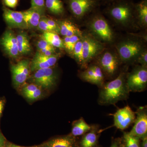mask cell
<instances>
[{
	"mask_svg": "<svg viewBox=\"0 0 147 147\" xmlns=\"http://www.w3.org/2000/svg\"><path fill=\"white\" fill-rule=\"evenodd\" d=\"M138 58V62L143 66L146 67L147 64V53L146 51H142Z\"/></svg>",
	"mask_w": 147,
	"mask_h": 147,
	"instance_id": "obj_36",
	"label": "cell"
},
{
	"mask_svg": "<svg viewBox=\"0 0 147 147\" xmlns=\"http://www.w3.org/2000/svg\"><path fill=\"white\" fill-rule=\"evenodd\" d=\"M117 50L121 59L124 61H127L137 57L142 52V48L138 42L128 41L120 44Z\"/></svg>",
	"mask_w": 147,
	"mask_h": 147,
	"instance_id": "obj_8",
	"label": "cell"
},
{
	"mask_svg": "<svg viewBox=\"0 0 147 147\" xmlns=\"http://www.w3.org/2000/svg\"><path fill=\"white\" fill-rule=\"evenodd\" d=\"M45 20L47 24L53 30L55 33L57 34L60 33V29L59 25L57 22L53 19L47 18L45 17Z\"/></svg>",
	"mask_w": 147,
	"mask_h": 147,
	"instance_id": "obj_35",
	"label": "cell"
},
{
	"mask_svg": "<svg viewBox=\"0 0 147 147\" xmlns=\"http://www.w3.org/2000/svg\"><path fill=\"white\" fill-rule=\"evenodd\" d=\"M42 95V90L39 88L34 92L24 96L30 101H35L40 99Z\"/></svg>",
	"mask_w": 147,
	"mask_h": 147,
	"instance_id": "obj_32",
	"label": "cell"
},
{
	"mask_svg": "<svg viewBox=\"0 0 147 147\" xmlns=\"http://www.w3.org/2000/svg\"><path fill=\"white\" fill-rule=\"evenodd\" d=\"M5 147H40V145H38V146H32L25 147L18 146V145L14 144H12V143H9L6 144Z\"/></svg>",
	"mask_w": 147,
	"mask_h": 147,
	"instance_id": "obj_39",
	"label": "cell"
},
{
	"mask_svg": "<svg viewBox=\"0 0 147 147\" xmlns=\"http://www.w3.org/2000/svg\"><path fill=\"white\" fill-rule=\"evenodd\" d=\"M129 92L124 74H121L116 79L104 84L99 91L98 101L102 105H113L128 98Z\"/></svg>",
	"mask_w": 147,
	"mask_h": 147,
	"instance_id": "obj_1",
	"label": "cell"
},
{
	"mask_svg": "<svg viewBox=\"0 0 147 147\" xmlns=\"http://www.w3.org/2000/svg\"><path fill=\"white\" fill-rule=\"evenodd\" d=\"M37 28L39 30L43 32H55L53 29L51 28L47 24L45 20V16H42L40 19Z\"/></svg>",
	"mask_w": 147,
	"mask_h": 147,
	"instance_id": "obj_33",
	"label": "cell"
},
{
	"mask_svg": "<svg viewBox=\"0 0 147 147\" xmlns=\"http://www.w3.org/2000/svg\"><path fill=\"white\" fill-rule=\"evenodd\" d=\"M3 10L4 19L10 28L28 29L22 12L11 10L5 7H4Z\"/></svg>",
	"mask_w": 147,
	"mask_h": 147,
	"instance_id": "obj_13",
	"label": "cell"
},
{
	"mask_svg": "<svg viewBox=\"0 0 147 147\" xmlns=\"http://www.w3.org/2000/svg\"><path fill=\"white\" fill-rule=\"evenodd\" d=\"M137 11L140 21L144 25L147 24V3L144 0L138 4L137 6Z\"/></svg>",
	"mask_w": 147,
	"mask_h": 147,
	"instance_id": "obj_26",
	"label": "cell"
},
{
	"mask_svg": "<svg viewBox=\"0 0 147 147\" xmlns=\"http://www.w3.org/2000/svg\"><path fill=\"white\" fill-rule=\"evenodd\" d=\"M45 6L50 13L60 15L64 12L63 3L61 0H46Z\"/></svg>",
	"mask_w": 147,
	"mask_h": 147,
	"instance_id": "obj_21",
	"label": "cell"
},
{
	"mask_svg": "<svg viewBox=\"0 0 147 147\" xmlns=\"http://www.w3.org/2000/svg\"><path fill=\"white\" fill-rule=\"evenodd\" d=\"M97 136L94 130L88 132L83 137L81 142L82 147H93L96 144Z\"/></svg>",
	"mask_w": 147,
	"mask_h": 147,
	"instance_id": "obj_24",
	"label": "cell"
},
{
	"mask_svg": "<svg viewBox=\"0 0 147 147\" xmlns=\"http://www.w3.org/2000/svg\"><path fill=\"white\" fill-rule=\"evenodd\" d=\"M4 4L10 8H15L18 4V0H3Z\"/></svg>",
	"mask_w": 147,
	"mask_h": 147,
	"instance_id": "obj_37",
	"label": "cell"
},
{
	"mask_svg": "<svg viewBox=\"0 0 147 147\" xmlns=\"http://www.w3.org/2000/svg\"><path fill=\"white\" fill-rule=\"evenodd\" d=\"M136 113L128 105L119 109L113 115L114 121L113 126L121 130L126 129L134 123Z\"/></svg>",
	"mask_w": 147,
	"mask_h": 147,
	"instance_id": "obj_5",
	"label": "cell"
},
{
	"mask_svg": "<svg viewBox=\"0 0 147 147\" xmlns=\"http://www.w3.org/2000/svg\"><path fill=\"white\" fill-rule=\"evenodd\" d=\"M75 139L72 135H67L51 139L40 145V147H72Z\"/></svg>",
	"mask_w": 147,
	"mask_h": 147,
	"instance_id": "obj_17",
	"label": "cell"
},
{
	"mask_svg": "<svg viewBox=\"0 0 147 147\" xmlns=\"http://www.w3.org/2000/svg\"><path fill=\"white\" fill-rule=\"evenodd\" d=\"M110 15L116 21L126 22L131 18L132 9L131 6L127 4H120L113 6L109 11Z\"/></svg>",
	"mask_w": 147,
	"mask_h": 147,
	"instance_id": "obj_14",
	"label": "cell"
},
{
	"mask_svg": "<svg viewBox=\"0 0 147 147\" xmlns=\"http://www.w3.org/2000/svg\"><path fill=\"white\" fill-rule=\"evenodd\" d=\"M58 59L59 56L57 55L46 56L37 51L30 63L31 71L34 72L41 69L53 67L57 63Z\"/></svg>",
	"mask_w": 147,
	"mask_h": 147,
	"instance_id": "obj_12",
	"label": "cell"
},
{
	"mask_svg": "<svg viewBox=\"0 0 147 147\" xmlns=\"http://www.w3.org/2000/svg\"><path fill=\"white\" fill-rule=\"evenodd\" d=\"M38 51L42 55L50 56L55 55V47L49 44L45 40L42 39L37 42Z\"/></svg>",
	"mask_w": 147,
	"mask_h": 147,
	"instance_id": "obj_23",
	"label": "cell"
},
{
	"mask_svg": "<svg viewBox=\"0 0 147 147\" xmlns=\"http://www.w3.org/2000/svg\"><path fill=\"white\" fill-rule=\"evenodd\" d=\"M76 147V146H74L73 147Z\"/></svg>",
	"mask_w": 147,
	"mask_h": 147,
	"instance_id": "obj_44",
	"label": "cell"
},
{
	"mask_svg": "<svg viewBox=\"0 0 147 147\" xmlns=\"http://www.w3.org/2000/svg\"><path fill=\"white\" fill-rule=\"evenodd\" d=\"M121 147H125V146H124V145H122V146H121Z\"/></svg>",
	"mask_w": 147,
	"mask_h": 147,
	"instance_id": "obj_42",
	"label": "cell"
},
{
	"mask_svg": "<svg viewBox=\"0 0 147 147\" xmlns=\"http://www.w3.org/2000/svg\"><path fill=\"white\" fill-rule=\"evenodd\" d=\"M136 118L134 121V125L129 134L142 138L147 136V113L146 108H139L136 112Z\"/></svg>",
	"mask_w": 147,
	"mask_h": 147,
	"instance_id": "obj_7",
	"label": "cell"
},
{
	"mask_svg": "<svg viewBox=\"0 0 147 147\" xmlns=\"http://www.w3.org/2000/svg\"><path fill=\"white\" fill-rule=\"evenodd\" d=\"M4 105V103L3 101L0 99V117H1V115L2 113Z\"/></svg>",
	"mask_w": 147,
	"mask_h": 147,
	"instance_id": "obj_41",
	"label": "cell"
},
{
	"mask_svg": "<svg viewBox=\"0 0 147 147\" xmlns=\"http://www.w3.org/2000/svg\"><path fill=\"white\" fill-rule=\"evenodd\" d=\"M96 0H68L69 9L74 15L82 18L90 12L96 4Z\"/></svg>",
	"mask_w": 147,
	"mask_h": 147,
	"instance_id": "obj_11",
	"label": "cell"
},
{
	"mask_svg": "<svg viewBox=\"0 0 147 147\" xmlns=\"http://www.w3.org/2000/svg\"><path fill=\"white\" fill-rule=\"evenodd\" d=\"M22 13L27 28L32 29L37 28L39 21L43 16L45 11L31 7L28 10L22 11Z\"/></svg>",
	"mask_w": 147,
	"mask_h": 147,
	"instance_id": "obj_16",
	"label": "cell"
},
{
	"mask_svg": "<svg viewBox=\"0 0 147 147\" xmlns=\"http://www.w3.org/2000/svg\"><path fill=\"white\" fill-rule=\"evenodd\" d=\"M39 88V86H37L36 84L31 83V84H27V85L24 86L22 88L21 92H22V95L25 96L27 95L30 94L33 92H34Z\"/></svg>",
	"mask_w": 147,
	"mask_h": 147,
	"instance_id": "obj_31",
	"label": "cell"
},
{
	"mask_svg": "<svg viewBox=\"0 0 147 147\" xmlns=\"http://www.w3.org/2000/svg\"><path fill=\"white\" fill-rule=\"evenodd\" d=\"M72 54L74 59L76 60L77 62L81 65L84 66L82 39L79 40L76 43L74 49Z\"/></svg>",
	"mask_w": 147,
	"mask_h": 147,
	"instance_id": "obj_27",
	"label": "cell"
},
{
	"mask_svg": "<svg viewBox=\"0 0 147 147\" xmlns=\"http://www.w3.org/2000/svg\"><path fill=\"white\" fill-rule=\"evenodd\" d=\"M41 38L55 48H64L63 40L56 33L53 32H43Z\"/></svg>",
	"mask_w": 147,
	"mask_h": 147,
	"instance_id": "obj_22",
	"label": "cell"
},
{
	"mask_svg": "<svg viewBox=\"0 0 147 147\" xmlns=\"http://www.w3.org/2000/svg\"><path fill=\"white\" fill-rule=\"evenodd\" d=\"M143 142L142 143V147H147V136L143 137Z\"/></svg>",
	"mask_w": 147,
	"mask_h": 147,
	"instance_id": "obj_40",
	"label": "cell"
},
{
	"mask_svg": "<svg viewBox=\"0 0 147 147\" xmlns=\"http://www.w3.org/2000/svg\"><path fill=\"white\" fill-rule=\"evenodd\" d=\"M57 24L59 27L60 34L64 37L74 35L80 36L82 34L80 30L70 21L67 20L59 21Z\"/></svg>",
	"mask_w": 147,
	"mask_h": 147,
	"instance_id": "obj_18",
	"label": "cell"
},
{
	"mask_svg": "<svg viewBox=\"0 0 147 147\" xmlns=\"http://www.w3.org/2000/svg\"><path fill=\"white\" fill-rule=\"evenodd\" d=\"M99 63L101 69L110 76L114 75L118 67V61L115 56L109 52H106L101 56Z\"/></svg>",
	"mask_w": 147,
	"mask_h": 147,
	"instance_id": "obj_15",
	"label": "cell"
},
{
	"mask_svg": "<svg viewBox=\"0 0 147 147\" xmlns=\"http://www.w3.org/2000/svg\"><path fill=\"white\" fill-rule=\"evenodd\" d=\"M124 140L125 143V147H140V138L132 136L129 132H124Z\"/></svg>",
	"mask_w": 147,
	"mask_h": 147,
	"instance_id": "obj_28",
	"label": "cell"
},
{
	"mask_svg": "<svg viewBox=\"0 0 147 147\" xmlns=\"http://www.w3.org/2000/svg\"><path fill=\"white\" fill-rule=\"evenodd\" d=\"M116 147H119L118 145H117V146H116Z\"/></svg>",
	"mask_w": 147,
	"mask_h": 147,
	"instance_id": "obj_43",
	"label": "cell"
},
{
	"mask_svg": "<svg viewBox=\"0 0 147 147\" xmlns=\"http://www.w3.org/2000/svg\"><path fill=\"white\" fill-rule=\"evenodd\" d=\"M16 38L19 54L25 55L30 53L31 47L28 35L24 32H22L16 36Z\"/></svg>",
	"mask_w": 147,
	"mask_h": 147,
	"instance_id": "obj_19",
	"label": "cell"
},
{
	"mask_svg": "<svg viewBox=\"0 0 147 147\" xmlns=\"http://www.w3.org/2000/svg\"><path fill=\"white\" fill-rule=\"evenodd\" d=\"M126 83L129 92L144 91L146 87L147 84L146 67L142 66L134 69L129 74Z\"/></svg>",
	"mask_w": 147,
	"mask_h": 147,
	"instance_id": "obj_3",
	"label": "cell"
},
{
	"mask_svg": "<svg viewBox=\"0 0 147 147\" xmlns=\"http://www.w3.org/2000/svg\"><path fill=\"white\" fill-rule=\"evenodd\" d=\"M81 77L84 81L94 84V73L93 66L90 67L83 71L81 74Z\"/></svg>",
	"mask_w": 147,
	"mask_h": 147,
	"instance_id": "obj_29",
	"label": "cell"
},
{
	"mask_svg": "<svg viewBox=\"0 0 147 147\" xmlns=\"http://www.w3.org/2000/svg\"><path fill=\"white\" fill-rule=\"evenodd\" d=\"M34 72L30 78L31 82L42 90H50L56 85L57 75L53 67L41 69Z\"/></svg>",
	"mask_w": 147,
	"mask_h": 147,
	"instance_id": "obj_2",
	"label": "cell"
},
{
	"mask_svg": "<svg viewBox=\"0 0 147 147\" xmlns=\"http://www.w3.org/2000/svg\"><path fill=\"white\" fill-rule=\"evenodd\" d=\"M31 7L37 9L45 11V0H31Z\"/></svg>",
	"mask_w": 147,
	"mask_h": 147,
	"instance_id": "obj_34",
	"label": "cell"
},
{
	"mask_svg": "<svg viewBox=\"0 0 147 147\" xmlns=\"http://www.w3.org/2000/svg\"><path fill=\"white\" fill-rule=\"evenodd\" d=\"M80 39L79 36L65 37L63 40L64 48L69 53H73L75 45Z\"/></svg>",
	"mask_w": 147,
	"mask_h": 147,
	"instance_id": "obj_25",
	"label": "cell"
},
{
	"mask_svg": "<svg viewBox=\"0 0 147 147\" xmlns=\"http://www.w3.org/2000/svg\"><path fill=\"white\" fill-rule=\"evenodd\" d=\"M10 69L13 86L18 88L25 84L30 76V61L28 60L20 61L17 63L11 65Z\"/></svg>",
	"mask_w": 147,
	"mask_h": 147,
	"instance_id": "obj_4",
	"label": "cell"
},
{
	"mask_svg": "<svg viewBox=\"0 0 147 147\" xmlns=\"http://www.w3.org/2000/svg\"><path fill=\"white\" fill-rule=\"evenodd\" d=\"M4 51L10 57L16 58L19 55L16 36L11 30L5 32L0 40Z\"/></svg>",
	"mask_w": 147,
	"mask_h": 147,
	"instance_id": "obj_10",
	"label": "cell"
},
{
	"mask_svg": "<svg viewBox=\"0 0 147 147\" xmlns=\"http://www.w3.org/2000/svg\"><path fill=\"white\" fill-rule=\"evenodd\" d=\"M91 129V127L85 121L83 118L75 121L72 123L71 134L74 137L81 136Z\"/></svg>",
	"mask_w": 147,
	"mask_h": 147,
	"instance_id": "obj_20",
	"label": "cell"
},
{
	"mask_svg": "<svg viewBox=\"0 0 147 147\" xmlns=\"http://www.w3.org/2000/svg\"><path fill=\"white\" fill-rule=\"evenodd\" d=\"M94 70L95 85L101 87L104 84V76L102 70L99 66L93 65Z\"/></svg>",
	"mask_w": 147,
	"mask_h": 147,
	"instance_id": "obj_30",
	"label": "cell"
},
{
	"mask_svg": "<svg viewBox=\"0 0 147 147\" xmlns=\"http://www.w3.org/2000/svg\"><path fill=\"white\" fill-rule=\"evenodd\" d=\"M112 1H114V0H112Z\"/></svg>",
	"mask_w": 147,
	"mask_h": 147,
	"instance_id": "obj_45",
	"label": "cell"
},
{
	"mask_svg": "<svg viewBox=\"0 0 147 147\" xmlns=\"http://www.w3.org/2000/svg\"><path fill=\"white\" fill-rule=\"evenodd\" d=\"M6 144L4 137L0 131V147H5Z\"/></svg>",
	"mask_w": 147,
	"mask_h": 147,
	"instance_id": "obj_38",
	"label": "cell"
},
{
	"mask_svg": "<svg viewBox=\"0 0 147 147\" xmlns=\"http://www.w3.org/2000/svg\"><path fill=\"white\" fill-rule=\"evenodd\" d=\"M91 28L99 38L106 42H110L114 38V34L107 21L101 17L95 18L92 21Z\"/></svg>",
	"mask_w": 147,
	"mask_h": 147,
	"instance_id": "obj_6",
	"label": "cell"
},
{
	"mask_svg": "<svg viewBox=\"0 0 147 147\" xmlns=\"http://www.w3.org/2000/svg\"><path fill=\"white\" fill-rule=\"evenodd\" d=\"M84 65H85L100 52L102 47L98 41L89 36L82 38Z\"/></svg>",
	"mask_w": 147,
	"mask_h": 147,
	"instance_id": "obj_9",
	"label": "cell"
}]
</instances>
